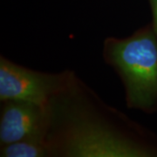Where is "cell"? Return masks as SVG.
I'll use <instances>...</instances> for the list:
<instances>
[{
	"label": "cell",
	"mask_w": 157,
	"mask_h": 157,
	"mask_svg": "<svg viewBox=\"0 0 157 157\" xmlns=\"http://www.w3.org/2000/svg\"><path fill=\"white\" fill-rule=\"evenodd\" d=\"M104 58L116 70L128 107L151 113L157 108V39L152 25L125 39L107 38Z\"/></svg>",
	"instance_id": "obj_1"
},
{
	"label": "cell",
	"mask_w": 157,
	"mask_h": 157,
	"mask_svg": "<svg viewBox=\"0 0 157 157\" xmlns=\"http://www.w3.org/2000/svg\"><path fill=\"white\" fill-rule=\"evenodd\" d=\"M62 128L48 139L52 155L67 157H152L157 148L130 138L84 113L70 111Z\"/></svg>",
	"instance_id": "obj_2"
},
{
	"label": "cell",
	"mask_w": 157,
	"mask_h": 157,
	"mask_svg": "<svg viewBox=\"0 0 157 157\" xmlns=\"http://www.w3.org/2000/svg\"><path fill=\"white\" fill-rule=\"evenodd\" d=\"M73 73H47L0 58V100L26 101L49 105L59 96L73 89Z\"/></svg>",
	"instance_id": "obj_3"
},
{
	"label": "cell",
	"mask_w": 157,
	"mask_h": 157,
	"mask_svg": "<svg viewBox=\"0 0 157 157\" xmlns=\"http://www.w3.org/2000/svg\"><path fill=\"white\" fill-rule=\"evenodd\" d=\"M52 107L19 101H4L0 117V143L5 146L31 136L49 135Z\"/></svg>",
	"instance_id": "obj_4"
},
{
	"label": "cell",
	"mask_w": 157,
	"mask_h": 157,
	"mask_svg": "<svg viewBox=\"0 0 157 157\" xmlns=\"http://www.w3.org/2000/svg\"><path fill=\"white\" fill-rule=\"evenodd\" d=\"M49 135L31 136L24 140L1 146L2 157H45L52 155Z\"/></svg>",
	"instance_id": "obj_5"
},
{
	"label": "cell",
	"mask_w": 157,
	"mask_h": 157,
	"mask_svg": "<svg viewBox=\"0 0 157 157\" xmlns=\"http://www.w3.org/2000/svg\"><path fill=\"white\" fill-rule=\"evenodd\" d=\"M149 5H150L152 17H153L152 27L154 29V32L157 39V0H149Z\"/></svg>",
	"instance_id": "obj_6"
}]
</instances>
